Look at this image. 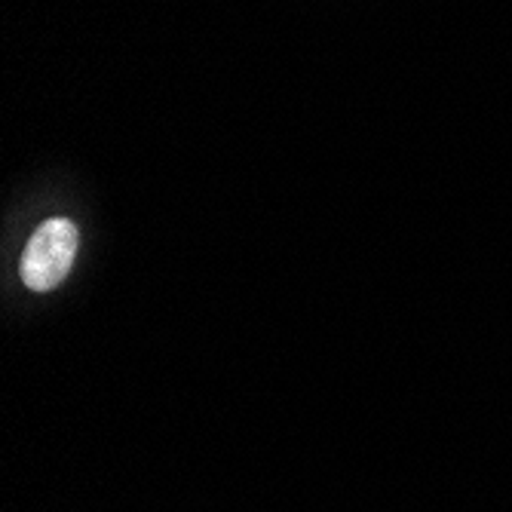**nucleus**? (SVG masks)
<instances>
[{
	"label": "nucleus",
	"mask_w": 512,
	"mask_h": 512,
	"mask_svg": "<svg viewBox=\"0 0 512 512\" xmlns=\"http://www.w3.org/2000/svg\"><path fill=\"white\" fill-rule=\"evenodd\" d=\"M77 255V224L68 218L43 221L22 255V283L31 292H50L68 276Z\"/></svg>",
	"instance_id": "obj_1"
}]
</instances>
